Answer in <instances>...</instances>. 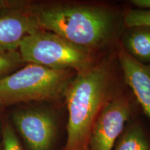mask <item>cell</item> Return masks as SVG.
<instances>
[{
  "label": "cell",
  "instance_id": "cell-1",
  "mask_svg": "<svg viewBox=\"0 0 150 150\" xmlns=\"http://www.w3.org/2000/svg\"><path fill=\"white\" fill-rule=\"evenodd\" d=\"M40 29L50 31L93 52L112 36L115 19L109 9L95 5L55 3L29 5Z\"/></svg>",
  "mask_w": 150,
  "mask_h": 150
},
{
  "label": "cell",
  "instance_id": "cell-2",
  "mask_svg": "<svg viewBox=\"0 0 150 150\" xmlns=\"http://www.w3.org/2000/svg\"><path fill=\"white\" fill-rule=\"evenodd\" d=\"M111 73L106 63L76 72L64 97L68 110L67 140L63 150H86L91 129L108 100Z\"/></svg>",
  "mask_w": 150,
  "mask_h": 150
},
{
  "label": "cell",
  "instance_id": "cell-3",
  "mask_svg": "<svg viewBox=\"0 0 150 150\" xmlns=\"http://www.w3.org/2000/svg\"><path fill=\"white\" fill-rule=\"evenodd\" d=\"M74 76V70H55L28 63L0 79V106L57 100L64 97Z\"/></svg>",
  "mask_w": 150,
  "mask_h": 150
},
{
  "label": "cell",
  "instance_id": "cell-4",
  "mask_svg": "<svg viewBox=\"0 0 150 150\" xmlns=\"http://www.w3.org/2000/svg\"><path fill=\"white\" fill-rule=\"evenodd\" d=\"M18 50L25 63L55 70L78 72L94 64L91 52L42 29L26 37Z\"/></svg>",
  "mask_w": 150,
  "mask_h": 150
},
{
  "label": "cell",
  "instance_id": "cell-5",
  "mask_svg": "<svg viewBox=\"0 0 150 150\" xmlns=\"http://www.w3.org/2000/svg\"><path fill=\"white\" fill-rule=\"evenodd\" d=\"M131 114L130 102L125 97L108 99L91 129L88 150H112Z\"/></svg>",
  "mask_w": 150,
  "mask_h": 150
},
{
  "label": "cell",
  "instance_id": "cell-6",
  "mask_svg": "<svg viewBox=\"0 0 150 150\" xmlns=\"http://www.w3.org/2000/svg\"><path fill=\"white\" fill-rule=\"evenodd\" d=\"M12 120L29 150H51L57 124L49 110L22 108L13 112Z\"/></svg>",
  "mask_w": 150,
  "mask_h": 150
},
{
  "label": "cell",
  "instance_id": "cell-7",
  "mask_svg": "<svg viewBox=\"0 0 150 150\" xmlns=\"http://www.w3.org/2000/svg\"><path fill=\"white\" fill-rule=\"evenodd\" d=\"M28 6L0 12V52L17 51L26 37L40 29Z\"/></svg>",
  "mask_w": 150,
  "mask_h": 150
},
{
  "label": "cell",
  "instance_id": "cell-8",
  "mask_svg": "<svg viewBox=\"0 0 150 150\" xmlns=\"http://www.w3.org/2000/svg\"><path fill=\"white\" fill-rule=\"evenodd\" d=\"M117 56L125 81L150 120V64L137 61L123 47L119 48Z\"/></svg>",
  "mask_w": 150,
  "mask_h": 150
},
{
  "label": "cell",
  "instance_id": "cell-9",
  "mask_svg": "<svg viewBox=\"0 0 150 150\" xmlns=\"http://www.w3.org/2000/svg\"><path fill=\"white\" fill-rule=\"evenodd\" d=\"M124 42V49L137 61L150 64V27L131 28Z\"/></svg>",
  "mask_w": 150,
  "mask_h": 150
},
{
  "label": "cell",
  "instance_id": "cell-10",
  "mask_svg": "<svg viewBox=\"0 0 150 150\" xmlns=\"http://www.w3.org/2000/svg\"><path fill=\"white\" fill-rule=\"evenodd\" d=\"M114 150H150V137L139 123H134L121 134Z\"/></svg>",
  "mask_w": 150,
  "mask_h": 150
},
{
  "label": "cell",
  "instance_id": "cell-11",
  "mask_svg": "<svg viewBox=\"0 0 150 150\" xmlns=\"http://www.w3.org/2000/svg\"><path fill=\"white\" fill-rule=\"evenodd\" d=\"M24 63L18 51L0 52V79L16 72Z\"/></svg>",
  "mask_w": 150,
  "mask_h": 150
},
{
  "label": "cell",
  "instance_id": "cell-12",
  "mask_svg": "<svg viewBox=\"0 0 150 150\" xmlns=\"http://www.w3.org/2000/svg\"><path fill=\"white\" fill-rule=\"evenodd\" d=\"M124 21L129 28L150 27V9L135 8L128 11Z\"/></svg>",
  "mask_w": 150,
  "mask_h": 150
},
{
  "label": "cell",
  "instance_id": "cell-13",
  "mask_svg": "<svg viewBox=\"0 0 150 150\" xmlns=\"http://www.w3.org/2000/svg\"><path fill=\"white\" fill-rule=\"evenodd\" d=\"M2 140L0 150H24L13 129L8 123L2 127Z\"/></svg>",
  "mask_w": 150,
  "mask_h": 150
},
{
  "label": "cell",
  "instance_id": "cell-14",
  "mask_svg": "<svg viewBox=\"0 0 150 150\" xmlns=\"http://www.w3.org/2000/svg\"><path fill=\"white\" fill-rule=\"evenodd\" d=\"M29 4L26 1L22 0H0V12L12 10V9L21 8Z\"/></svg>",
  "mask_w": 150,
  "mask_h": 150
},
{
  "label": "cell",
  "instance_id": "cell-15",
  "mask_svg": "<svg viewBox=\"0 0 150 150\" xmlns=\"http://www.w3.org/2000/svg\"><path fill=\"white\" fill-rule=\"evenodd\" d=\"M131 2L137 8L150 9V0H133Z\"/></svg>",
  "mask_w": 150,
  "mask_h": 150
},
{
  "label": "cell",
  "instance_id": "cell-16",
  "mask_svg": "<svg viewBox=\"0 0 150 150\" xmlns=\"http://www.w3.org/2000/svg\"><path fill=\"white\" fill-rule=\"evenodd\" d=\"M86 150H88V148H87V149H86Z\"/></svg>",
  "mask_w": 150,
  "mask_h": 150
}]
</instances>
